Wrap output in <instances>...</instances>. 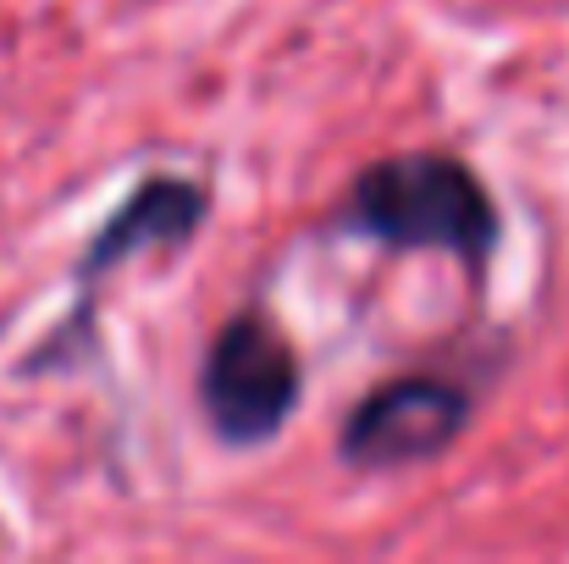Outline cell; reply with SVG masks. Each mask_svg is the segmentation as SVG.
Wrapping results in <instances>:
<instances>
[{
	"instance_id": "obj_1",
	"label": "cell",
	"mask_w": 569,
	"mask_h": 564,
	"mask_svg": "<svg viewBox=\"0 0 569 564\" xmlns=\"http://www.w3.org/2000/svg\"><path fill=\"white\" fill-rule=\"evenodd\" d=\"M338 221L360 238H377L381 249L453 255L476 271L503 238L498 205L481 172L442 150H409V156L371 161L355 178Z\"/></svg>"
},
{
	"instance_id": "obj_2",
	"label": "cell",
	"mask_w": 569,
	"mask_h": 564,
	"mask_svg": "<svg viewBox=\"0 0 569 564\" xmlns=\"http://www.w3.org/2000/svg\"><path fill=\"white\" fill-rule=\"evenodd\" d=\"M299 382L305 372H299L293 344L260 310H243L204 349L199 409L227 448H254L288 426V415L299 404Z\"/></svg>"
},
{
	"instance_id": "obj_3",
	"label": "cell",
	"mask_w": 569,
	"mask_h": 564,
	"mask_svg": "<svg viewBox=\"0 0 569 564\" xmlns=\"http://www.w3.org/2000/svg\"><path fill=\"white\" fill-rule=\"evenodd\" d=\"M470 393L448 376H392L371 387L343 420V459L355 471H403L459 443Z\"/></svg>"
},
{
	"instance_id": "obj_4",
	"label": "cell",
	"mask_w": 569,
	"mask_h": 564,
	"mask_svg": "<svg viewBox=\"0 0 569 564\" xmlns=\"http://www.w3.org/2000/svg\"><path fill=\"white\" fill-rule=\"evenodd\" d=\"M199 221H204V188L193 184V178H150V184L133 188L117 205V216L94 232L78 277L94 283V277L128 266L144 249H183L193 232H199Z\"/></svg>"
}]
</instances>
